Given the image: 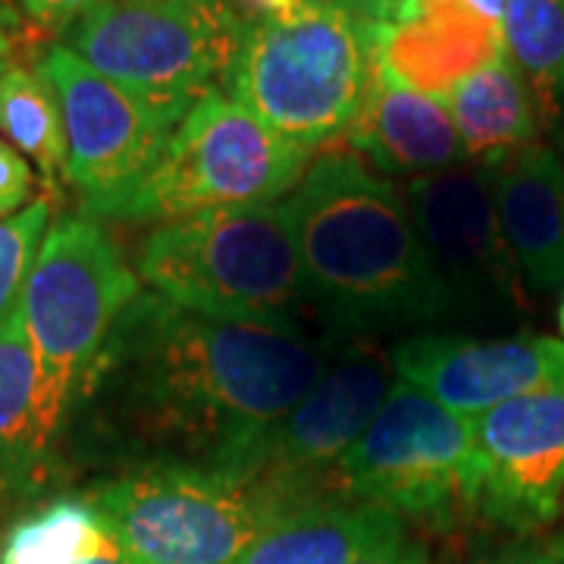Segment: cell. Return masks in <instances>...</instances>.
<instances>
[{
	"instance_id": "cell-1",
	"label": "cell",
	"mask_w": 564,
	"mask_h": 564,
	"mask_svg": "<svg viewBox=\"0 0 564 564\" xmlns=\"http://www.w3.org/2000/svg\"><path fill=\"white\" fill-rule=\"evenodd\" d=\"M339 339L314 336L304 323L220 321L141 292L82 380L69 414L88 411L104 455L135 470H245L273 423L317 386Z\"/></svg>"
},
{
	"instance_id": "cell-13",
	"label": "cell",
	"mask_w": 564,
	"mask_h": 564,
	"mask_svg": "<svg viewBox=\"0 0 564 564\" xmlns=\"http://www.w3.org/2000/svg\"><path fill=\"white\" fill-rule=\"evenodd\" d=\"M395 377L462 417L564 386V339L417 333L389 351Z\"/></svg>"
},
{
	"instance_id": "cell-33",
	"label": "cell",
	"mask_w": 564,
	"mask_h": 564,
	"mask_svg": "<svg viewBox=\"0 0 564 564\" xmlns=\"http://www.w3.org/2000/svg\"><path fill=\"white\" fill-rule=\"evenodd\" d=\"M558 329H562V336H564V299H562V307H558Z\"/></svg>"
},
{
	"instance_id": "cell-22",
	"label": "cell",
	"mask_w": 564,
	"mask_h": 564,
	"mask_svg": "<svg viewBox=\"0 0 564 564\" xmlns=\"http://www.w3.org/2000/svg\"><path fill=\"white\" fill-rule=\"evenodd\" d=\"M508 61L533 91L543 126L564 117V0H505Z\"/></svg>"
},
{
	"instance_id": "cell-17",
	"label": "cell",
	"mask_w": 564,
	"mask_h": 564,
	"mask_svg": "<svg viewBox=\"0 0 564 564\" xmlns=\"http://www.w3.org/2000/svg\"><path fill=\"white\" fill-rule=\"evenodd\" d=\"M351 151H361L392 176H426L462 166L464 144L443 98L411 91L389 79L373 61L361 117L345 135Z\"/></svg>"
},
{
	"instance_id": "cell-9",
	"label": "cell",
	"mask_w": 564,
	"mask_h": 564,
	"mask_svg": "<svg viewBox=\"0 0 564 564\" xmlns=\"http://www.w3.org/2000/svg\"><path fill=\"white\" fill-rule=\"evenodd\" d=\"M326 492L399 518L452 521L477 511L484 462L474 421L395 377L380 414L336 464Z\"/></svg>"
},
{
	"instance_id": "cell-6",
	"label": "cell",
	"mask_w": 564,
	"mask_h": 564,
	"mask_svg": "<svg viewBox=\"0 0 564 564\" xmlns=\"http://www.w3.org/2000/svg\"><path fill=\"white\" fill-rule=\"evenodd\" d=\"M95 508L141 564H236L285 508L304 502L236 467H139L95 492Z\"/></svg>"
},
{
	"instance_id": "cell-21",
	"label": "cell",
	"mask_w": 564,
	"mask_h": 564,
	"mask_svg": "<svg viewBox=\"0 0 564 564\" xmlns=\"http://www.w3.org/2000/svg\"><path fill=\"white\" fill-rule=\"evenodd\" d=\"M117 549L95 502L57 499L7 530L0 564H88Z\"/></svg>"
},
{
	"instance_id": "cell-24",
	"label": "cell",
	"mask_w": 564,
	"mask_h": 564,
	"mask_svg": "<svg viewBox=\"0 0 564 564\" xmlns=\"http://www.w3.org/2000/svg\"><path fill=\"white\" fill-rule=\"evenodd\" d=\"M51 229V202L25 204L20 214L0 220V326L20 307L39 248Z\"/></svg>"
},
{
	"instance_id": "cell-34",
	"label": "cell",
	"mask_w": 564,
	"mask_h": 564,
	"mask_svg": "<svg viewBox=\"0 0 564 564\" xmlns=\"http://www.w3.org/2000/svg\"><path fill=\"white\" fill-rule=\"evenodd\" d=\"M0 3H7V0H0Z\"/></svg>"
},
{
	"instance_id": "cell-10",
	"label": "cell",
	"mask_w": 564,
	"mask_h": 564,
	"mask_svg": "<svg viewBox=\"0 0 564 564\" xmlns=\"http://www.w3.org/2000/svg\"><path fill=\"white\" fill-rule=\"evenodd\" d=\"M39 66L61 101L69 182L85 214L107 220L158 163L185 113L126 91L61 41L41 51Z\"/></svg>"
},
{
	"instance_id": "cell-5",
	"label": "cell",
	"mask_w": 564,
	"mask_h": 564,
	"mask_svg": "<svg viewBox=\"0 0 564 564\" xmlns=\"http://www.w3.org/2000/svg\"><path fill=\"white\" fill-rule=\"evenodd\" d=\"M141 295L139 273L91 217H61L47 229L22 292V321L39 364V462L61 436L82 380L98 361L122 311Z\"/></svg>"
},
{
	"instance_id": "cell-11",
	"label": "cell",
	"mask_w": 564,
	"mask_h": 564,
	"mask_svg": "<svg viewBox=\"0 0 564 564\" xmlns=\"http://www.w3.org/2000/svg\"><path fill=\"white\" fill-rule=\"evenodd\" d=\"M402 195L452 317H514L524 304L521 270L505 242L484 166L414 176Z\"/></svg>"
},
{
	"instance_id": "cell-19",
	"label": "cell",
	"mask_w": 564,
	"mask_h": 564,
	"mask_svg": "<svg viewBox=\"0 0 564 564\" xmlns=\"http://www.w3.org/2000/svg\"><path fill=\"white\" fill-rule=\"evenodd\" d=\"M443 101L462 135L467 161L492 166L536 141L540 110L508 54L458 82Z\"/></svg>"
},
{
	"instance_id": "cell-28",
	"label": "cell",
	"mask_w": 564,
	"mask_h": 564,
	"mask_svg": "<svg viewBox=\"0 0 564 564\" xmlns=\"http://www.w3.org/2000/svg\"><path fill=\"white\" fill-rule=\"evenodd\" d=\"M480 564H564V536L552 540V543L514 545V549H505Z\"/></svg>"
},
{
	"instance_id": "cell-16",
	"label": "cell",
	"mask_w": 564,
	"mask_h": 564,
	"mask_svg": "<svg viewBox=\"0 0 564 564\" xmlns=\"http://www.w3.org/2000/svg\"><path fill=\"white\" fill-rule=\"evenodd\" d=\"M484 170L521 280L543 295L562 289L564 161L549 144L533 141Z\"/></svg>"
},
{
	"instance_id": "cell-30",
	"label": "cell",
	"mask_w": 564,
	"mask_h": 564,
	"mask_svg": "<svg viewBox=\"0 0 564 564\" xmlns=\"http://www.w3.org/2000/svg\"><path fill=\"white\" fill-rule=\"evenodd\" d=\"M17 29H20V17L7 3H0V79L17 63Z\"/></svg>"
},
{
	"instance_id": "cell-27",
	"label": "cell",
	"mask_w": 564,
	"mask_h": 564,
	"mask_svg": "<svg viewBox=\"0 0 564 564\" xmlns=\"http://www.w3.org/2000/svg\"><path fill=\"white\" fill-rule=\"evenodd\" d=\"M355 564H430V555L423 552L421 543H414L402 527L370 543Z\"/></svg>"
},
{
	"instance_id": "cell-15",
	"label": "cell",
	"mask_w": 564,
	"mask_h": 564,
	"mask_svg": "<svg viewBox=\"0 0 564 564\" xmlns=\"http://www.w3.org/2000/svg\"><path fill=\"white\" fill-rule=\"evenodd\" d=\"M373 61L411 91L445 98L455 85L505 54L502 29L458 0H408L389 25L370 29Z\"/></svg>"
},
{
	"instance_id": "cell-8",
	"label": "cell",
	"mask_w": 564,
	"mask_h": 564,
	"mask_svg": "<svg viewBox=\"0 0 564 564\" xmlns=\"http://www.w3.org/2000/svg\"><path fill=\"white\" fill-rule=\"evenodd\" d=\"M242 32L239 0H101L61 44L126 91L188 113L229 79Z\"/></svg>"
},
{
	"instance_id": "cell-14",
	"label": "cell",
	"mask_w": 564,
	"mask_h": 564,
	"mask_svg": "<svg viewBox=\"0 0 564 564\" xmlns=\"http://www.w3.org/2000/svg\"><path fill=\"white\" fill-rule=\"evenodd\" d=\"M474 436L484 462L480 511L514 530L549 524L564 499V386L474 417Z\"/></svg>"
},
{
	"instance_id": "cell-29",
	"label": "cell",
	"mask_w": 564,
	"mask_h": 564,
	"mask_svg": "<svg viewBox=\"0 0 564 564\" xmlns=\"http://www.w3.org/2000/svg\"><path fill=\"white\" fill-rule=\"evenodd\" d=\"M336 3H343L345 10L351 17H358L364 25L377 29V25H389L395 20L408 0H336Z\"/></svg>"
},
{
	"instance_id": "cell-2",
	"label": "cell",
	"mask_w": 564,
	"mask_h": 564,
	"mask_svg": "<svg viewBox=\"0 0 564 564\" xmlns=\"http://www.w3.org/2000/svg\"><path fill=\"white\" fill-rule=\"evenodd\" d=\"M285 202L304 280L329 333L367 339L452 317L404 195L355 151L314 158Z\"/></svg>"
},
{
	"instance_id": "cell-31",
	"label": "cell",
	"mask_w": 564,
	"mask_h": 564,
	"mask_svg": "<svg viewBox=\"0 0 564 564\" xmlns=\"http://www.w3.org/2000/svg\"><path fill=\"white\" fill-rule=\"evenodd\" d=\"M462 7H467L474 17H480L489 25L502 29V17H505V0H458Z\"/></svg>"
},
{
	"instance_id": "cell-7",
	"label": "cell",
	"mask_w": 564,
	"mask_h": 564,
	"mask_svg": "<svg viewBox=\"0 0 564 564\" xmlns=\"http://www.w3.org/2000/svg\"><path fill=\"white\" fill-rule=\"evenodd\" d=\"M314 151L258 120L223 88L207 91L173 129L158 163L107 220L166 223L292 195Z\"/></svg>"
},
{
	"instance_id": "cell-32",
	"label": "cell",
	"mask_w": 564,
	"mask_h": 564,
	"mask_svg": "<svg viewBox=\"0 0 564 564\" xmlns=\"http://www.w3.org/2000/svg\"><path fill=\"white\" fill-rule=\"evenodd\" d=\"M88 564H141V562H135L132 555H126L122 549H117V552H110V555H101V558H95V562H88Z\"/></svg>"
},
{
	"instance_id": "cell-23",
	"label": "cell",
	"mask_w": 564,
	"mask_h": 564,
	"mask_svg": "<svg viewBox=\"0 0 564 564\" xmlns=\"http://www.w3.org/2000/svg\"><path fill=\"white\" fill-rule=\"evenodd\" d=\"M39 364L25 333L22 307L0 326V486L39 464L35 448Z\"/></svg>"
},
{
	"instance_id": "cell-3",
	"label": "cell",
	"mask_w": 564,
	"mask_h": 564,
	"mask_svg": "<svg viewBox=\"0 0 564 564\" xmlns=\"http://www.w3.org/2000/svg\"><path fill=\"white\" fill-rule=\"evenodd\" d=\"M135 273L154 295L220 321L302 323L317 311L289 202L158 223L139 245Z\"/></svg>"
},
{
	"instance_id": "cell-25",
	"label": "cell",
	"mask_w": 564,
	"mask_h": 564,
	"mask_svg": "<svg viewBox=\"0 0 564 564\" xmlns=\"http://www.w3.org/2000/svg\"><path fill=\"white\" fill-rule=\"evenodd\" d=\"M35 192V173L17 148L0 139V220L20 214Z\"/></svg>"
},
{
	"instance_id": "cell-18",
	"label": "cell",
	"mask_w": 564,
	"mask_h": 564,
	"mask_svg": "<svg viewBox=\"0 0 564 564\" xmlns=\"http://www.w3.org/2000/svg\"><path fill=\"white\" fill-rule=\"evenodd\" d=\"M402 527L377 505L343 496H314L285 508L236 564H355L370 543Z\"/></svg>"
},
{
	"instance_id": "cell-26",
	"label": "cell",
	"mask_w": 564,
	"mask_h": 564,
	"mask_svg": "<svg viewBox=\"0 0 564 564\" xmlns=\"http://www.w3.org/2000/svg\"><path fill=\"white\" fill-rule=\"evenodd\" d=\"M101 0H20L22 13L29 17V22L47 32V35H57L63 39L76 22L91 13Z\"/></svg>"
},
{
	"instance_id": "cell-4",
	"label": "cell",
	"mask_w": 564,
	"mask_h": 564,
	"mask_svg": "<svg viewBox=\"0 0 564 564\" xmlns=\"http://www.w3.org/2000/svg\"><path fill=\"white\" fill-rule=\"evenodd\" d=\"M373 79L370 25L336 0H299L285 13L245 17L229 98L304 148L345 139Z\"/></svg>"
},
{
	"instance_id": "cell-20",
	"label": "cell",
	"mask_w": 564,
	"mask_h": 564,
	"mask_svg": "<svg viewBox=\"0 0 564 564\" xmlns=\"http://www.w3.org/2000/svg\"><path fill=\"white\" fill-rule=\"evenodd\" d=\"M0 139L35 163L41 182L54 192L69 182V148L61 101L35 63H13L0 79Z\"/></svg>"
},
{
	"instance_id": "cell-12",
	"label": "cell",
	"mask_w": 564,
	"mask_h": 564,
	"mask_svg": "<svg viewBox=\"0 0 564 564\" xmlns=\"http://www.w3.org/2000/svg\"><path fill=\"white\" fill-rule=\"evenodd\" d=\"M392 386L389 355L364 336H343L317 386L273 423L245 470L299 499L329 496L326 484L336 464L380 414Z\"/></svg>"
}]
</instances>
